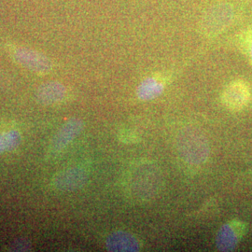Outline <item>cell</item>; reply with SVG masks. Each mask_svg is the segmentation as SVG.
<instances>
[{
    "label": "cell",
    "mask_w": 252,
    "mask_h": 252,
    "mask_svg": "<svg viewBox=\"0 0 252 252\" xmlns=\"http://www.w3.org/2000/svg\"><path fill=\"white\" fill-rule=\"evenodd\" d=\"M178 149L183 161L191 165L203 164L209 155L206 138L192 128L181 131L178 137Z\"/></svg>",
    "instance_id": "cell-1"
},
{
    "label": "cell",
    "mask_w": 252,
    "mask_h": 252,
    "mask_svg": "<svg viewBox=\"0 0 252 252\" xmlns=\"http://www.w3.org/2000/svg\"><path fill=\"white\" fill-rule=\"evenodd\" d=\"M234 18V9L228 4H219L208 9L201 22V30L207 36H214L224 30Z\"/></svg>",
    "instance_id": "cell-2"
},
{
    "label": "cell",
    "mask_w": 252,
    "mask_h": 252,
    "mask_svg": "<svg viewBox=\"0 0 252 252\" xmlns=\"http://www.w3.org/2000/svg\"><path fill=\"white\" fill-rule=\"evenodd\" d=\"M252 99V91L246 81L237 80L231 82L223 92L222 101L232 110H240L248 106Z\"/></svg>",
    "instance_id": "cell-3"
},
{
    "label": "cell",
    "mask_w": 252,
    "mask_h": 252,
    "mask_svg": "<svg viewBox=\"0 0 252 252\" xmlns=\"http://www.w3.org/2000/svg\"><path fill=\"white\" fill-rule=\"evenodd\" d=\"M14 59L21 65L38 74H46L52 70L53 64L44 54L31 49L19 48L13 53Z\"/></svg>",
    "instance_id": "cell-4"
},
{
    "label": "cell",
    "mask_w": 252,
    "mask_h": 252,
    "mask_svg": "<svg viewBox=\"0 0 252 252\" xmlns=\"http://www.w3.org/2000/svg\"><path fill=\"white\" fill-rule=\"evenodd\" d=\"M83 123L80 119L73 118L63 125L54 135L50 145V153H61L81 133Z\"/></svg>",
    "instance_id": "cell-5"
},
{
    "label": "cell",
    "mask_w": 252,
    "mask_h": 252,
    "mask_svg": "<svg viewBox=\"0 0 252 252\" xmlns=\"http://www.w3.org/2000/svg\"><path fill=\"white\" fill-rule=\"evenodd\" d=\"M245 232L240 221H230L220 228L217 236V248L220 252H232L236 248Z\"/></svg>",
    "instance_id": "cell-6"
},
{
    "label": "cell",
    "mask_w": 252,
    "mask_h": 252,
    "mask_svg": "<svg viewBox=\"0 0 252 252\" xmlns=\"http://www.w3.org/2000/svg\"><path fill=\"white\" fill-rule=\"evenodd\" d=\"M66 94V89L62 83L49 81L43 83L36 92V100L44 106H52L60 103Z\"/></svg>",
    "instance_id": "cell-7"
},
{
    "label": "cell",
    "mask_w": 252,
    "mask_h": 252,
    "mask_svg": "<svg viewBox=\"0 0 252 252\" xmlns=\"http://www.w3.org/2000/svg\"><path fill=\"white\" fill-rule=\"evenodd\" d=\"M108 252H138L140 244L133 234L126 232H114L106 240Z\"/></svg>",
    "instance_id": "cell-8"
},
{
    "label": "cell",
    "mask_w": 252,
    "mask_h": 252,
    "mask_svg": "<svg viewBox=\"0 0 252 252\" xmlns=\"http://www.w3.org/2000/svg\"><path fill=\"white\" fill-rule=\"evenodd\" d=\"M86 179V172L80 168H70L58 173L54 177V183L59 189L72 190L81 187Z\"/></svg>",
    "instance_id": "cell-9"
},
{
    "label": "cell",
    "mask_w": 252,
    "mask_h": 252,
    "mask_svg": "<svg viewBox=\"0 0 252 252\" xmlns=\"http://www.w3.org/2000/svg\"><path fill=\"white\" fill-rule=\"evenodd\" d=\"M164 89V83L158 78L149 77L140 83L136 90L139 99L149 101L158 97Z\"/></svg>",
    "instance_id": "cell-10"
},
{
    "label": "cell",
    "mask_w": 252,
    "mask_h": 252,
    "mask_svg": "<svg viewBox=\"0 0 252 252\" xmlns=\"http://www.w3.org/2000/svg\"><path fill=\"white\" fill-rule=\"evenodd\" d=\"M1 134L6 147V152H12L16 150L22 142L21 134L16 130H9Z\"/></svg>",
    "instance_id": "cell-11"
},
{
    "label": "cell",
    "mask_w": 252,
    "mask_h": 252,
    "mask_svg": "<svg viewBox=\"0 0 252 252\" xmlns=\"http://www.w3.org/2000/svg\"><path fill=\"white\" fill-rule=\"evenodd\" d=\"M30 250L31 243L25 238H20L13 241L9 248V251L10 252H28Z\"/></svg>",
    "instance_id": "cell-12"
},
{
    "label": "cell",
    "mask_w": 252,
    "mask_h": 252,
    "mask_svg": "<svg viewBox=\"0 0 252 252\" xmlns=\"http://www.w3.org/2000/svg\"><path fill=\"white\" fill-rule=\"evenodd\" d=\"M156 174H151V175H145V174H143V182H141V183H138V184H136V185H135L134 186V188H137L138 186H141V184H143V186H147V185H150L149 183H147V182H145V180H148V179H150V178H152V177H153V176H155ZM137 180H142V177L141 176H138L137 175V173H136V171L135 170H134V182H135V181H137ZM135 189H134V190H135Z\"/></svg>",
    "instance_id": "cell-13"
},
{
    "label": "cell",
    "mask_w": 252,
    "mask_h": 252,
    "mask_svg": "<svg viewBox=\"0 0 252 252\" xmlns=\"http://www.w3.org/2000/svg\"><path fill=\"white\" fill-rule=\"evenodd\" d=\"M6 153V147L4 144V141H3V137H2V134L0 133V155L2 153Z\"/></svg>",
    "instance_id": "cell-14"
},
{
    "label": "cell",
    "mask_w": 252,
    "mask_h": 252,
    "mask_svg": "<svg viewBox=\"0 0 252 252\" xmlns=\"http://www.w3.org/2000/svg\"><path fill=\"white\" fill-rule=\"evenodd\" d=\"M249 52H250V57H251V59H252V41H251V44H250V49H249Z\"/></svg>",
    "instance_id": "cell-15"
}]
</instances>
